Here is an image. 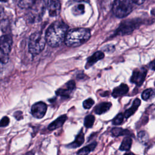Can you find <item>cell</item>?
Segmentation results:
<instances>
[{"mask_svg":"<svg viewBox=\"0 0 155 155\" xmlns=\"http://www.w3.org/2000/svg\"><path fill=\"white\" fill-rule=\"evenodd\" d=\"M68 30V25L63 21H56L47 29L45 41L51 47H58L64 41Z\"/></svg>","mask_w":155,"mask_h":155,"instance_id":"cell-1","label":"cell"},{"mask_svg":"<svg viewBox=\"0 0 155 155\" xmlns=\"http://www.w3.org/2000/svg\"><path fill=\"white\" fill-rule=\"evenodd\" d=\"M90 31L85 28H74L67 31L64 42L68 47H78L87 42L90 38Z\"/></svg>","mask_w":155,"mask_h":155,"instance_id":"cell-2","label":"cell"},{"mask_svg":"<svg viewBox=\"0 0 155 155\" xmlns=\"http://www.w3.org/2000/svg\"><path fill=\"white\" fill-rule=\"evenodd\" d=\"M46 43L45 36L41 33L35 32L33 33L29 39L28 50L31 54L36 55L40 53L44 48Z\"/></svg>","mask_w":155,"mask_h":155,"instance_id":"cell-3","label":"cell"},{"mask_svg":"<svg viewBox=\"0 0 155 155\" xmlns=\"http://www.w3.org/2000/svg\"><path fill=\"white\" fill-rule=\"evenodd\" d=\"M131 0H114L113 4L112 11L118 18L128 16L133 10Z\"/></svg>","mask_w":155,"mask_h":155,"instance_id":"cell-4","label":"cell"},{"mask_svg":"<svg viewBox=\"0 0 155 155\" xmlns=\"http://www.w3.org/2000/svg\"><path fill=\"white\" fill-rule=\"evenodd\" d=\"M147 70L145 67L135 69L130 78V81L137 86H140L145 79Z\"/></svg>","mask_w":155,"mask_h":155,"instance_id":"cell-5","label":"cell"},{"mask_svg":"<svg viewBox=\"0 0 155 155\" xmlns=\"http://www.w3.org/2000/svg\"><path fill=\"white\" fill-rule=\"evenodd\" d=\"M47 105L43 102H38L34 104L31 108V113L37 119L42 118L47 111Z\"/></svg>","mask_w":155,"mask_h":155,"instance_id":"cell-6","label":"cell"},{"mask_svg":"<svg viewBox=\"0 0 155 155\" xmlns=\"http://www.w3.org/2000/svg\"><path fill=\"white\" fill-rule=\"evenodd\" d=\"M13 40L10 35H3L0 37V50L5 54H8L12 48Z\"/></svg>","mask_w":155,"mask_h":155,"instance_id":"cell-7","label":"cell"},{"mask_svg":"<svg viewBox=\"0 0 155 155\" xmlns=\"http://www.w3.org/2000/svg\"><path fill=\"white\" fill-rule=\"evenodd\" d=\"M65 86V88H61L58 89L56 91V94L58 96H61L62 97L68 98L70 96V94L75 89L76 84L74 81H70L66 84Z\"/></svg>","mask_w":155,"mask_h":155,"instance_id":"cell-8","label":"cell"},{"mask_svg":"<svg viewBox=\"0 0 155 155\" xmlns=\"http://www.w3.org/2000/svg\"><path fill=\"white\" fill-rule=\"evenodd\" d=\"M61 0H48L47 8L50 16H56L60 13Z\"/></svg>","mask_w":155,"mask_h":155,"instance_id":"cell-9","label":"cell"},{"mask_svg":"<svg viewBox=\"0 0 155 155\" xmlns=\"http://www.w3.org/2000/svg\"><path fill=\"white\" fill-rule=\"evenodd\" d=\"M67 119V116L66 114L60 116L56 120H54L48 125V130L53 131L61 127L64 125V124L65 123Z\"/></svg>","mask_w":155,"mask_h":155,"instance_id":"cell-10","label":"cell"},{"mask_svg":"<svg viewBox=\"0 0 155 155\" xmlns=\"http://www.w3.org/2000/svg\"><path fill=\"white\" fill-rule=\"evenodd\" d=\"M128 90H129V88L127 85L125 84H122L118 87L114 88L111 94L113 97H114V98H116V97L125 95L128 93Z\"/></svg>","mask_w":155,"mask_h":155,"instance_id":"cell-11","label":"cell"},{"mask_svg":"<svg viewBox=\"0 0 155 155\" xmlns=\"http://www.w3.org/2000/svg\"><path fill=\"white\" fill-rule=\"evenodd\" d=\"M104 57V54L102 51H96L92 56H91L90 58H88V59H87V61L85 68H89L90 67L92 66L94 64H95L97 61L102 59Z\"/></svg>","mask_w":155,"mask_h":155,"instance_id":"cell-12","label":"cell"},{"mask_svg":"<svg viewBox=\"0 0 155 155\" xmlns=\"http://www.w3.org/2000/svg\"><path fill=\"white\" fill-rule=\"evenodd\" d=\"M111 105L112 104L111 102H101L95 107L94 109V112L97 114H104L110 109Z\"/></svg>","mask_w":155,"mask_h":155,"instance_id":"cell-13","label":"cell"},{"mask_svg":"<svg viewBox=\"0 0 155 155\" xmlns=\"http://www.w3.org/2000/svg\"><path fill=\"white\" fill-rule=\"evenodd\" d=\"M84 140H85L84 133H83L82 130H81L79 133L78 134V135L76 136L74 141L68 144L67 147L69 148H78L82 145V143L84 142Z\"/></svg>","mask_w":155,"mask_h":155,"instance_id":"cell-14","label":"cell"},{"mask_svg":"<svg viewBox=\"0 0 155 155\" xmlns=\"http://www.w3.org/2000/svg\"><path fill=\"white\" fill-rule=\"evenodd\" d=\"M140 105V100L138 98L135 99L132 104L131 107L125 110L124 114V117L127 119V118H129L130 116H131L133 114H134Z\"/></svg>","mask_w":155,"mask_h":155,"instance_id":"cell-15","label":"cell"},{"mask_svg":"<svg viewBox=\"0 0 155 155\" xmlns=\"http://www.w3.org/2000/svg\"><path fill=\"white\" fill-rule=\"evenodd\" d=\"M111 133L113 136L118 137L120 136H129L131 132L127 129H123L120 127H114L111 129Z\"/></svg>","mask_w":155,"mask_h":155,"instance_id":"cell-16","label":"cell"},{"mask_svg":"<svg viewBox=\"0 0 155 155\" xmlns=\"http://www.w3.org/2000/svg\"><path fill=\"white\" fill-rule=\"evenodd\" d=\"M132 144V139L130 136H125L119 147L120 151H129L131 148Z\"/></svg>","mask_w":155,"mask_h":155,"instance_id":"cell-17","label":"cell"},{"mask_svg":"<svg viewBox=\"0 0 155 155\" xmlns=\"http://www.w3.org/2000/svg\"><path fill=\"white\" fill-rule=\"evenodd\" d=\"M97 145V142H92L91 143L89 144L87 146H85L83 147L82 148L80 149L78 152L77 154L78 155H88L91 151H93L96 147Z\"/></svg>","mask_w":155,"mask_h":155,"instance_id":"cell-18","label":"cell"},{"mask_svg":"<svg viewBox=\"0 0 155 155\" xmlns=\"http://www.w3.org/2000/svg\"><path fill=\"white\" fill-rule=\"evenodd\" d=\"M137 139L142 144H147L149 140L148 133L144 130L140 131L137 133Z\"/></svg>","mask_w":155,"mask_h":155,"instance_id":"cell-19","label":"cell"},{"mask_svg":"<svg viewBox=\"0 0 155 155\" xmlns=\"http://www.w3.org/2000/svg\"><path fill=\"white\" fill-rule=\"evenodd\" d=\"M35 2V0H17V4L22 8L31 7Z\"/></svg>","mask_w":155,"mask_h":155,"instance_id":"cell-20","label":"cell"},{"mask_svg":"<svg viewBox=\"0 0 155 155\" xmlns=\"http://www.w3.org/2000/svg\"><path fill=\"white\" fill-rule=\"evenodd\" d=\"M95 120V117L92 114H88L87 116H85V119H84V126L87 128H91L94 124Z\"/></svg>","mask_w":155,"mask_h":155,"instance_id":"cell-21","label":"cell"},{"mask_svg":"<svg viewBox=\"0 0 155 155\" xmlns=\"http://www.w3.org/2000/svg\"><path fill=\"white\" fill-rule=\"evenodd\" d=\"M154 91L152 88H148L142 93V98L144 101H148L154 97Z\"/></svg>","mask_w":155,"mask_h":155,"instance_id":"cell-22","label":"cell"},{"mask_svg":"<svg viewBox=\"0 0 155 155\" xmlns=\"http://www.w3.org/2000/svg\"><path fill=\"white\" fill-rule=\"evenodd\" d=\"M73 13L75 15H80L84 13L85 12V6L82 4H79L73 7Z\"/></svg>","mask_w":155,"mask_h":155,"instance_id":"cell-23","label":"cell"},{"mask_svg":"<svg viewBox=\"0 0 155 155\" xmlns=\"http://www.w3.org/2000/svg\"><path fill=\"white\" fill-rule=\"evenodd\" d=\"M124 114L123 113H119L113 119L112 124L114 125H119L122 123V122L124 120Z\"/></svg>","mask_w":155,"mask_h":155,"instance_id":"cell-24","label":"cell"},{"mask_svg":"<svg viewBox=\"0 0 155 155\" xmlns=\"http://www.w3.org/2000/svg\"><path fill=\"white\" fill-rule=\"evenodd\" d=\"M94 104V101L91 98H88L83 102V107L85 109L90 108Z\"/></svg>","mask_w":155,"mask_h":155,"instance_id":"cell-25","label":"cell"},{"mask_svg":"<svg viewBox=\"0 0 155 155\" xmlns=\"http://www.w3.org/2000/svg\"><path fill=\"white\" fill-rule=\"evenodd\" d=\"M9 122H10L9 118L7 116H4L0 120V127H5L7 126L9 124Z\"/></svg>","mask_w":155,"mask_h":155,"instance_id":"cell-26","label":"cell"},{"mask_svg":"<svg viewBox=\"0 0 155 155\" xmlns=\"http://www.w3.org/2000/svg\"><path fill=\"white\" fill-rule=\"evenodd\" d=\"M14 116L16 117V119L18 120H20L22 119V113L21 111H18L15 112V113L14 114Z\"/></svg>","mask_w":155,"mask_h":155,"instance_id":"cell-27","label":"cell"},{"mask_svg":"<svg viewBox=\"0 0 155 155\" xmlns=\"http://www.w3.org/2000/svg\"><path fill=\"white\" fill-rule=\"evenodd\" d=\"M131 1L137 5H140V4H143V2L145 1V0H131Z\"/></svg>","mask_w":155,"mask_h":155,"instance_id":"cell-28","label":"cell"},{"mask_svg":"<svg viewBox=\"0 0 155 155\" xmlns=\"http://www.w3.org/2000/svg\"><path fill=\"white\" fill-rule=\"evenodd\" d=\"M73 2H88L89 0H71Z\"/></svg>","mask_w":155,"mask_h":155,"instance_id":"cell-29","label":"cell"},{"mask_svg":"<svg viewBox=\"0 0 155 155\" xmlns=\"http://www.w3.org/2000/svg\"><path fill=\"white\" fill-rule=\"evenodd\" d=\"M24 155H34V153L33 151H28Z\"/></svg>","mask_w":155,"mask_h":155,"instance_id":"cell-30","label":"cell"},{"mask_svg":"<svg viewBox=\"0 0 155 155\" xmlns=\"http://www.w3.org/2000/svg\"><path fill=\"white\" fill-rule=\"evenodd\" d=\"M124 155H136V154H133V153H125Z\"/></svg>","mask_w":155,"mask_h":155,"instance_id":"cell-31","label":"cell"},{"mask_svg":"<svg viewBox=\"0 0 155 155\" xmlns=\"http://www.w3.org/2000/svg\"><path fill=\"white\" fill-rule=\"evenodd\" d=\"M0 1H6L7 0H0Z\"/></svg>","mask_w":155,"mask_h":155,"instance_id":"cell-32","label":"cell"}]
</instances>
